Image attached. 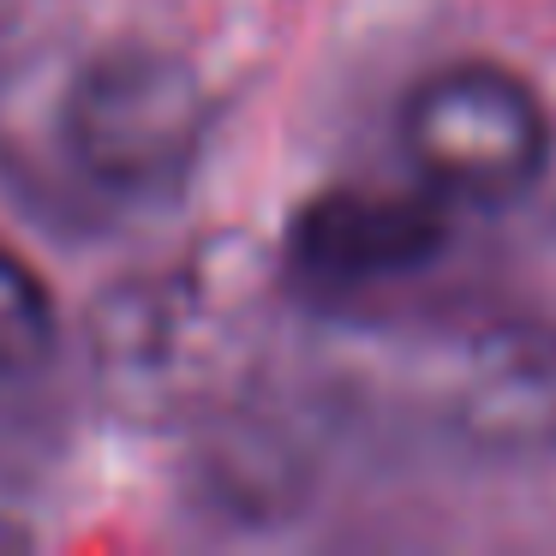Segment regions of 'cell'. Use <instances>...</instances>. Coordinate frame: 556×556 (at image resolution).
Wrapping results in <instances>:
<instances>
[{
	"label": "cell",
	"instance_id": "cell-4",
	"mask_svg": "<svg viewBox=\"0 0 556 556\" xmlns=\"http://www.w3.org/2000/svg\"><path fill=\"white\" fill-rule=\"evenodd\" d=\"M54 348V300L42 288V276L0 245V383L30 377Z\"/></svg>",
	"mask_w": 556,
	"mask_h": 556
},
{
	"label": "cell",
	"instance_id": "cell-1",
	"mask_svg": "<svg viewBox=\"0 0 556 556\" xmlns=\"http://www.w3.org/2000/svg\"><path fill=\"white\" fill-rule=\"evenodd\" d=\"M210 90L162 42H109L61 97V144L90 186L114 198H168L210 138Z\"/></svg>",
	"mask_w": 556,
	"mask_h": 556
},
{
	"label": "cell",
	"instance_id": "cell-3",
	"mask_svg": "<svg viewBox=\"0 0 556 556\" xmlns=\"http://www.w3.org/2000/svg\"><path fill=\"white\" fill-rule=\"evenodd\" d=\"M448 252V210L425 192L324 186L288 222V264L317 288H383Z\"/></svg>",
	"mask_w": 556,
	"mask_h": 556
},
{
	"label": "cell",
	"instance_id": "cell-2",
	"mask_svg": "<svg viewBox=\"0 0 556 556\" xmlns=\"http://www.w3.org/2000/svg\"><path fill=\"white\" fill-rule=\"evenodd\" d=\"M401 144L437 198L496 210L544 180L556 126L515 66L448 61L401 102Z\"/></svg>",
	"mask_w": 556,
	"mask_h": 556
}]
</instances>
